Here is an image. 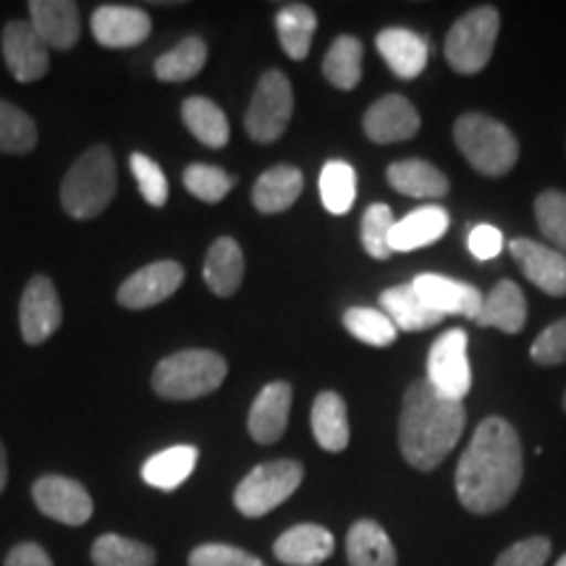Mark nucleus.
<instances>
[{"label": "nucleus", "instance_id": "nucleus-1", "mask_svg": "<svg viewBox=\"0 0 566 566\" xmlns=\"http://www.w3.org/2000/svg\"><path fill=\"white\" fill-rule=\"evenodd\" d=\"M522 443L512 422L488 417L457 467V495L472 514H493L514 499L522 483Z\"/></svg>", "mask_w": 566, "mask_h": 566}, {"label": "nucleus", "instance_id": "nucleus-2", "mask_svg": "<svg viewBox=\"0 0 566 566\" xmlns=\"http://www.w3.org/2000/svg\"><path fill=\"white\" fill-rule=\"evenodd\" d=\"M464 422V401L441 396L428 378L415 380L407 388L399 417L401 454L417 470H436L454 451L462 438Z\"/></svg>", "mask_w": 566, "mask_h": 566}, {"label": "nucleus", "instance_id": "nucleus-3", "mask_svg": "<svg viewBox=\"0 0 566 566\" xmlns=\"http://www.w3.org/2000/svg\"><path fill=\"white\" fill-rule=\"evenodd\" d=\"M118 174L116 158L105 145L90 147L74 160L66 179L61 184V205L74 221H90L101 216L116 197Z\"/></svg>", "mask_w": 566, "mask_h": 566}, {"label": "nucleus", "instance_id": "nucleus-4", "mask_svg": "<svg viewBox=\"0 0 566 566\" xmlns=\"http://www.w3.org/2000/svg\"><path fill=\"white\" fill-rule=\"evenodd\" d=\"M229 365L218 352L184 349L160 359L153 373V388L163 399L189 401L216 391L226 380Z\"/></svg>", "mask_w": 566, "mask_h": 566}, {"label": "nucleus", "instance_id": "nucleus-5", "mask_svg": "<svg viewBox=\"0 0 566 566\" xmlns=\"http://www.w3.org/2000/svg\"><path fill=\"white\" fill-rule=\"evenodd\" d=\"M454 139L475 171L485 176H504L520 158L516 137L504 124L483 113H467L454 124Z\"/></svg>", "mask_w": 566, "mask_h": 566}, {"label": "nucleus", "instance_id": "nucleus-6", "mask_svg": "<svg viewBox=\"0 0 566 566\" xmlns=\"http://www.w3.org/2000/svg\"><path fill=\"white\" fill-rule=\"evenodd\" d=\"M304 467L294 459H275V462H265L247 475L242 483L237 485L233 493V504L244 516H265L281 506L283 501L292 499L296 488L302 485Z\"/></svg>", "mask_w": 566, "mask_h": 566}, {"label": "nucleus", "instance_id": "nucleus-7", "mask_svg": "<svg viewBox=\"0 0 566 566\" xmlns=\"http://www.w3.org/2000/svg\"><path fill=\"white\" fill-rule=\"evenodd\" d=\"M499 27V11L491 9V6L464 13L451 27L443 45L446 61L451 63V69L459 71V74H478V71H483L493 55Z\"/></svg>", "mask_w": 566, "mask_h": 566}, {"label": "nucleus", "instance_id": "nucleus-8", "mask_svg": "<svg viewBox=\"0 0 566 566\" xmlns=\"http://www.w3.org/2000/svg\"><path fill=\"white\" fill-rule=\"evenodd\" d=\"M294 113V90L283 71H265L254 87L252 103L247 108L244 129L260 145H271L286 132Z\"/></svg>", "mask_w": 566, "mask_h": 566}, {"label": "nucleus", "instance_id": "nucleus-9", "mask_svg": "<svg viewBox=\"0 0 566 566\" xmlns=\"http://www.w3.org/2000/svg\"><path fill=\"white\" fill-rule=\"evenodd\" d=\"M428 380L441 396L464 401L472 388V370L467 359V334L462 328H451L438 338L428 357Z\"/></svg>", "mask_w": 566, "mask_h": 566}, {"label": "nucleus", "instance_id": "nucleus-10", "mask_svg": "<svg viewBox=\"0 0 566 566\" xmlns=\"http://www.w3.org/2000/svg\"><path fill=\"white\" fill-rule=\"evenodd\" d=\"M32 499L42 514L69 527L87 525L92 509H95L87 488L63 475L40 478L32 485Z\"/></svg>", "mask_w": 566, "mask_h": 566}, {"label": "nucleus", "instance_id": "nucleus-11", "mask_svg": "<svg viewBox=\"0 0 566 566\" xmlns=\"http://www.w3.org/2000/svg\"><path fill=\"white\" fill-rule=\"evenodd\" d=\"M21 336L30 346H40L48 342L63 323L61 296L55 292L53 281L48 275H34L27 283L24 294H21Z\"/></svg>", "mask_w": 566, "mask_h": 566}, {"label": "nucleus", "instance_id": "nucleus-12", "mask_svg": "<svg viewBox=\"0 0 566 566\" xmlns=\"http://www.w3.org/2000/svg\"><path fill=\"white\" fill-rule=\"evenodd\" d=\"M3 59L13 80L30 84L51 69V48L40 40L30 21H9L3 30Z\"/></svg>", "mask_w": 566, "mask_h": 566}, {"label": "nucleus", "instance_id": "nucleus-13", "mask_svg": "<svg viewBox=\"0 0 566 566\" xmlns=\"http://www.w3.org/2000/svg\"><path fill=\"white\" fill-rule=\"evenodd\" d=\"M184 283V268L176 260H158L129 275L118 289V304L126 310H147L166 302Z\"/></svg>", "mask_w": 566, "mask_h": 566}, {"label": "nucleus", "instance_id": "nucleus-14", "mask_svg": "<svg viewBox=\"0 0 566 566\" xmlns=\"http://www.w3.org/2000/svg\"><path fill=\"white\" fill-rule=\"evenodd\" d=\"M92 38L103 48H137L150 38L153 21L147 11L134 6H97L90 19Z\"/></svg>", "mask_w": 566, "mask_h": 566}, {"label": "nucleus", "instance_id": "nucleus-15", "mask_svg": "<svg viewBox=\"0 0 566 566\" xmlns=\"http://www.w3.org/2000/svg\"><path fill=\"white\" fill-rule=\"evenodd\" d=\"M514 263L535 283L537 289L551 296H566V254L533 239H514L509 244Z\"/></svg>", "mask_w": 566, "mask_h": 566}, {"label": "nucleus", "instance_id": "nucleus-16", "mask_svg": "<svg viewBox=\"0 0 566 566\" xmlns=\"http://www.w3.org/2000/svg\"><path fill=\"white\" fill-rule=\"evenodd\" d=\"M412 286L420 294V300L438 315H464L475 321L480 307H483V294L472 283L446 279L438 273H422L412 281Z\"/></svg>", "mask_w": 566, "mask_h": 566}, {"label": "nucleus", "instance_id": "nucleus-17", "mask_svg": "<svg viewBox=\"0 0 566 566\" xmlns=\"http://www.w3.org/2000/svg\"><path fill=\"white\" fill-rule=\"evenodd\" d=\"M365 134L378 145H391L420 132V113L401 95H386L367 108L363 118Z\"/></svg>", "mask_w": 566, "mask_h": 566}, {"label": "nucleus", "instance_id": "nucleus-18", "mask_svg": "<svg viewBox=\"0 0 566 566\" xmlns=\"http://www.w3.org/2000/svg\"><path fill=\"white\" fill-rule=\"evenodd\" d=\"M30 24L48 48L69 51L82 34L80 6L71 3V0H32Z\"/></svg>", "mask_w": 566, "mask_h": 566}, {"label": "nucleus", "instance_id": "nucleus-19", "mask_svg": "<svg viewBox=\"0 0 566 566\" xmlns=\"http://www.w3.org/2000/svg\"><path fill=\"white\" fill-rule=\"evenodd\" d=\"M289 412H292V386L283 380L268 384L250 409V420H247L250 436L258 443H275L286 430Z\"/></svg>", "mask_w": 566, "mask_h": 566}, {"label": "nucleus", "instance_id": "nucleus-20", "mask_svg": "<svg viewBox=\"0 0 566 566\" xmlns=\"http://www.w3.org/2000/svg\"><path fill=\"white\" fill-rule=\"evenodd\" d=\"M334 535L321 525H296L275 541L273 554L289 566H317L334 554Z\"/></svg>", "mask_w": 566, "mask_h": 566}, {"label": "nucleus", "instance_id": "nucleus-21", "mask_svg": "<svg viewBox=\"0 0 566 566\" xmlns=\"http://www.w3.org/2000/svg\"><path fill=\"white\" fill-rule=\"evenodd\" d=\"M527 323V302L514 281H499L493 292L483 296V307L475 315V325L499 328L504 334H520Z\"/></svg>", "mask_w": 566, "mask_h": 566}, {"label": "nucleus", "instance_id": "nucleus-22", "mask_svg": "<svg viewBox=\"0 0 566 566\" xmlns=\"http://www.w3.org/2000/svg\"><path fill=\"white\" fill-rule=\"evenodd\" d=\"M449 229V212L441 205H424L420 210H412L407 218L394 223L388 247L391 252H412L420 247L438 242Z\"/></svg>", "mask_w": 566, "mask_h": 566}, {"label": "nucleus", "instance_id": "nucleus-23", "mask_svg": "<svg viewBox=\"0 0 566 566\" xmlns=\"http://www.w3.org/2000/svg\"><path fill=\"white\" fill-rule=\"evenodd\" d=\"M375 45H378V53L384 55L388 69L401 80H415L428 63V40L420 38L417 32L391 27V30L378 34Z\"/></svg>", "mask_w": 566, "mask_h": 566}, {"label": "nucleus", "instance_id": "nucleus-24", "mask_svg": "<svg viewBox=\"0 0 566 566\" xmlns=\"http://www.w3.org/2000/svg\"><path fill=\"white\" fill-rule=\"evenodd\" d=\"M205 283L210 286L212 294L231 296L239 292L244 281V252L242 247L233 242L231 237H221L212 242L205 258Z\"/></svg>", "mask_w": 566, "mask_h": 566}, {"label": "nucleus", "instance_id": "nucleus-25", "mask_svg": "<svg viewBox=\"0 0 566 566\" xmlns=\"http://www.w3.org/2000/svg\"><path fill=\"white\" fill-rule=\"evenodd\" d=\"M197 459H200V451L195 446H171L142 464V480L158 491H176L192 478Z\"/></svg>", "mask_w": 566, "mask_h": 566}, {"label": "nucleus", "instance_id": "nucleus-26", "mask_svg": "<svg viewBox=\"0 0 566 566\" xmlns=\"http://www.w3.org/2000/svg\"><path fill=\"white\" fill-rule=\"evenodd\" d=\"M349 566H396V551L386 530L373 520H359L346 535Z\"/></svg>", "mask_w": 566, "mask_h": 566}, {"label": "nucleus", "instance_id": "nucleus-27", "mask_svg": "<svg viewBox=\"0 0 566 566\" xmlns=\"http://www.w3.org/2000/svg\"><path fill=\"white\" fill-rule=\"evenodd\" d=\"M310 422H313V436L321 449L338 454L349 446V417H346L344 399L336 391H323L317 396Z\"/></svg>", "mask_w": 566, "mask_h": 566}, {"label": "nucleus", "instance_id": "nucleus-28", "mask_svg": "<svg viewBox=\"0 0 566 566\" xmlns=\"http://www.w3.org/2000/svg\"><path fill=\"white\" fill-rule=\"evenodd\" d=\"M304 176L294 166H275L260 176L252 189V202L260 212H283L300 200Z\"/></svg>", "mask_w": 566, "mask_h": 566}, {"label": "nucleus", "instance_id": "nucleus-29", "mask_svg": "<svg viewBox=\"0 0 566 566\" xmlns=\"http://www.w3.org/2000/svg\"><path fill=\"white\" fill-rule=\"evenodd\" d=\"M380 307H384V313L391 317L396 331H428L441 323L443 317L420 300V294L415 292L412 283L386 289V292L380 294Z\"/></svg>", "mask_w": 566, "mask_h": 566}, {"label": "nucleus", "instance_id": "nucleus-30", "mask_svg": "<svg viewBox=\"0 0 566 566\" xmlns=\"http://www.w3.org/2000/svg\"><path fill=\"white\" fill-rule=\"evenodd\" d=\"M386 176L396 192L407 197H430V200H436V197H443L449 192L446 176L438 171L436 166H430V163H424L420 158L391 163Z\"/></svg>", "mask_w": 566, "mask_h": 566}, {"label": "nucleus", "instance_id": "nucleus-31", "mask_svg": "<svg viewBox=\"0 0 566 566\" xmlns=\"http://www.w3.org/2000/svg\"><path fill=\"white\" fill-rule=\"evenodd\" d=\"M181 118L187 124V129L195 134L202 145L212 147V150H221V147L229 145L231 129L226 113L218 108L216 103L208 101V97H189L181 105Z\"/></svg>", "mask_w": 566, "mask_h": 566}, {"label": "nucleus", "instance_id": "nucleus-32", "mask_svg": "<svg viewBox=\"0 0 566 566\" xmlns=\"http://www.w3.org/2000/svg\"><path fill=\"white\" fill-rule=\"evenodd\" d=\"M275 30H279V40L289 59L304 61L310 53V45H313L317 17L315 11L304 3L283 6L279 17H275Z\"/></svg>", "mask_w": 566, "mask_h": 566}, {"label": "nucleus", "instance_id": "nucleus-33", "mask_svg": "<svg viewBox=\"0 0 566 566\" xmlns=\"http://www.w3.org/2000/svg\"><path fill=\"white\" fill-rule=\"evenodd\" d=\"M323 74L338 90H354L363 80V42L349 34L336 38L331 51L325 53Z\"/></svg>", "mask_w": 566, "mask_h": 566}, {"label": "nucleus", "instance_id": "nucleus-34", "mask_svg": "<svg viewBox=\"0 0 566 566\" xmlns=\"http://www.w3.org/2000/svg\"><path fill=\"white\" fill-rule=\"evenodd\" d=\"M205 63H208V45H205V40L187 38L155 61V76L160 82H187L200 74Z\"/></svg>", "mask_w": 566, "mask_h": 566}, {"label": "nucleus", "instance_id": "nucleus-35", "mask_svg": "<svg viewBox=\"0 0 566 566\" xmlns=\"http://www.w3.org/2000/svg\"><path fill=\"white\" fill-rule=\"evenodd\" d=\"M155 562H158V554L153 546L116 533L101 535L92 546L95 566H155Z\"/></svg>", "mask_w": 566, "mask_h": 566}, {"label": "nucleus", "instance_id": "nucleus-36", "mask_svg": "<svg viewBox=\"0 0 566 566\" xmlns=\"http://www.w3.org/2000/svg\"><path fill=\"white\" fill-rule=\"evenodd\" d=\"M354 197H357V174L349 163H325L321 171V200L325 210L334 212V216H344L352 210Z\"/></svg>", "mask_w": 566, "mask_h": 566}, {"label": "nucleus", "instance_id": "nucleus-37", "mask_svg": "<svg viewBox=\"0 0 566 566\" xmlns=\"http://www.w3.org/2000/svg\"><path fill=\"white\" fill-rule=\"evenodd\" d=\"M38 145V126L17 105L0 101V153L24 155Z\"/></svg>", "mask_w": 566, "mask_h": 566}, {"label": "nucleus", "instance_id": "nucleus-38", "mask_svg": "<svg viewBox=\"0 0 566 566\" xmlns=\"http://www.w3.org/2000/svg\"><path fill=\"white\" fill-rule=\"evenodd\" d=\"M344 325L346 331L359 342L370 344V346H388L396 342V325L391 323L384 310H373V307H352L344 313Z\"/></svg>", "mask_w": 566, "mask_h": 566}, {"label": "nucleus", "instance_id": "nucleus-39", "mask_svg": "<svg viewBox=\"0 0 566 566\" xmlns=\"http://www.w3.org/2000/svg\"><path fill=\"white\" fill-rule=\"evenodd\" d=\"M184 187L189 195H195L202 202H221L226 195L237 187V176L226 174L223 168L208 166V163H192L184 171Z\"/></svg>", "mask_w": 566, "mask_h": 566}, {"label": "nucleus", "instance_id": "nucleus-40", "mask_svg": "<svg viewBox=\"0 0 566 566\" xmlns=\"http://www.w3.org/2000/svg\"><path fill=\"white\" fill-rule=\"evenodd\" d=\"M396 218L388 205H370L365 210L363 218V244L370 258L375 260H386L391 258V247H388V239H391V229H394Z\"/></svg>", "mask_w": 566, "mask_h": 566}, {"label": "nucleus", "instance_id": "nucleus-41", "mask_svg": "<svg viewBox=\"0 0 566 566\" xmlns=\"http://www.w3.org/2000/svg\"><path fill=\"white\" fill-rule=\"evenodd\" d=\"M535 218L543 237L554 242L558 252H566V195L554 189L543 192L535 200Z\"/></svg>", "mask_w": 566, "mask_h": 566}, {"label": "nucleus", "instance_id": "nucleus-42", "mask_svg": "<svg viewBox=\"0 0 566 566\" xmlns=\"http://www.w3.org/2000/svg\"><path fill=\"white\" fill-rule=\"evenodd\" d=\"M132 174L137 179V187L142 197L153 205V208H163L168 202V179L163 168L147 155L134 153L132 155Z\"/></svg>", "mask_w": 566, "mask_h": 566}, {"label": "nucleus", "instance_id": "nucleus-43", "mask_svg": "<svg viewBox=\"0 0 566 566\" xmlns=\"http://www.w3.org/2000/svg\"><path fill=\"white\" fill-rule=\"evenodd\" d=\"M189 566H265L258 556L226 543H205L189 554Z\"/></svg>", "mask_w": 566, "mask_h": 566}, {"label": "nucleus", "instance_id": "nucleus-44", "mask_svg": "<svg viewBox=\"0 0 566 566\" xmlns=\"http://www.w3.org/2000/svg\"><path fill=\"white\" fill-rule=\"evenodd\" d=\"M530 354H533L537 365L546 367L566 363V317L554 325H548V328L535 338Z\"/></svg>", "mask_w": 566, "mask_h": 566}, {"label": "nucleus", "instance_id": "nucleus-45", "mask_svg": "<svg viewBox=\"0 0 566 566\" xmlns=\"http://www.w3.org/2000/svg\"><path fill=\"white\" fill-rule=\"evenodd\" d=\"M551 556L548 537H527V541L514 543L504 554L495 558V566H543Z\"/></svg>", "mask_w": 566, "mask_h": 566}, {"label": "nucleus", "instance_id": "nucleus-46", "mask_svg": "<svg viewBox=\"0 0 566 566\" xmlns=\"http://www.w3.org/2000/svg\"><path fill=\"white\" fill-rule=\"evenodd\" d=\"M467 244H470V252L475 254L478 260H493L495 254L504 250V237H501V231L495 229V226L480 223L470 231Z\"/></svg>", "mask_w": 566, "mask_h": 566}, {"label": "nucleus", "instance_id": "nucleus-47", "mask_svg": "<svg viewBox=\"0 0 566 566\" xmlns=\"http://www.w3.org/2000/svg\"><path fill=\"white\" fill-rule=\"evenodd\" d=\"M3 566H53L48 551L38 546V543H19L11 548V554L6 556Z\"/></svg>", "mask_w": 566, "mask_h": 566}, {"label": "nucleus", "instance_id": "nucleus-48", "mask_svg": "<svg viewBox=\"0 0 566 566\" xmlns=\"http://www.w3.org/2000/svg\"><path fill=\"white\" fill-rule=\"evenodd\" d=\"M6 483H9V459H6V449L0 443V493H3Z\"/></svg>", "mask_w": 566, "mask_h": 566}, {"label": "nucleus", "instance_id": "nucleus-49", "mask_svg": "<svg viewBox=\"0 0 566 566\" xmlns=\"http://www.w3.org/2000/svg\"><path fill=\"white\" fill-rule=\"evenodd\" d=\"M556 566H566V556H562V558H558V562H556Z\"/></svg>", "mask_w": 566, "mask_h": 566}, {"label": "nucleus", "instance_id": "nucleus-50", "mask_svg": "<svg viewBox=\"0 0 566 566\" xmlns=\"http://www.w3.org/2000/svg\"><path fill=\"white\" fill-rule=\"evenodd\" d=\"M564 409H566V394H564Z\"/></svg>", "mask_w": 566, "mask_h": 566}]
</instances>
